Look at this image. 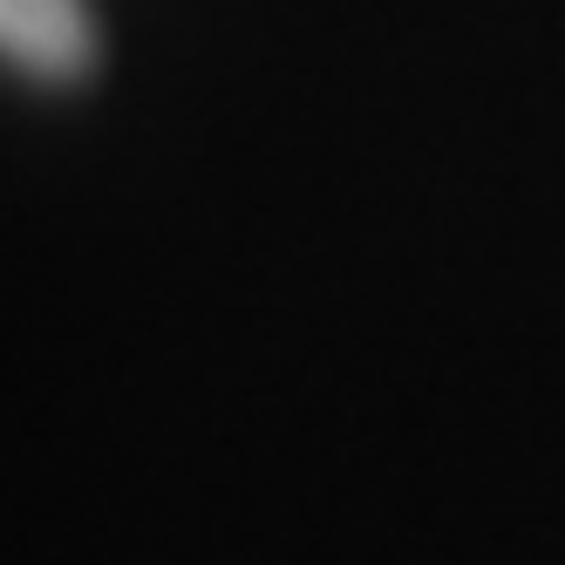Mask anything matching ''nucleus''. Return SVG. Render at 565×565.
<instances>
[{
  "label": "nucleus",
  "mask_w": 565,
  "mask_h": 565,
  "mask_svg": "<svg viewBox=\"0 0 565 565\" xmlns=\"http://www.w3.org/2000/svg\"><path fill=\"white\" fill-rule=\"evenodd\" d=\"M0 42L42 89H75L96 68V21L83 0H0Z\"/></svg>",
  "instance_id": "f257e3e1"
}]
</instances>
